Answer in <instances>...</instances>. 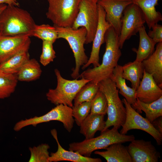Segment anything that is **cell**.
<instances>
[{"label": "cell", "mask_w": 162, "mask_h": 162, "mask_svg": "<svg viewBox=\"0 0 162 162\" xmlns=\"http://www.w3.org/2000/svg\"><path fill=\"white\" fill-rule=\"evenodd\" d=\"M7 5L5 4H0V16L2 11L6 8Z\"/></svg>", "instance_id": "obj_38"}, {"label": "cell", "mask_w": 162, "mask_h": 162, "mask_svg": "<svg viewBox=\"0 0 162 162\" xmlns=\"http://www.w3.org/2000/svg\"><path fill=\"white\" fill-rule=\"evenodd\" d=\"M98 84L99 89L105 96L107 103V118L102 132L112 126L118 129L124 123L126 116V109L119 97L118 90L110 78Z\"/></svg>", "instance_id": "obj_4"}, {"label": "cell", "mask_w": 162, "mask_h": 162, "mask_svg": "<svg viewBox=\"0 0 162 162\" xmlns=\"http://www.w3.org/2000/svg\"><path fill=\"white\" fill-rule=\"evenodd\" d=\"M122 74V66L118 65L114 69L110 78L115 83L118 90V93L123 96L132 107L139 113L137 105L136 90L127 86Z\"/></svg>", "instance_id": "obj_19"}, {"label": "cell", "mask_w": 162, "mask_h": 162, "mask_svg": "<svg viewBox=\"0 0 162 162\" xmlns=\"http://www.w3.org/2000/svg\"><path fill=\"white\" fill-rule=\"evenodd\" d=\"M36 25L27 11L19 7L7 5L0 16V35L27 34L31 37Z\"/></svg>", "instance_id": "obj_2"}, {"label": "cell", "mask_w": 162, "mask_h": 162, "mask_svg": "<svg viewBox=\"0 0 162 162\" xmlns=\"http://www.w3.org/2000/svg\"><path fill=\"white\" fill-rule=\"evenodd\" d=\"M146 23L144 15L140 8L132 3L124 10L122 19L119 44L122 49L125 42L138 32Z\"/></svg>", "instance_id": "obj_10"}, {"label": "cell", "mask_w": 162, "mask_h": 162, "mask_svg": "<svg viewBox=\"0 0 162 162\" xmlns=\"http://www.w3.org/2000/svg\"><path fill=\"white\" fill-rule=\"evenodd\" d=\"M32 36L41 39L42 41H48L53 43L58 39V33L55 26L48 24L36 25Z\"/></svg>", "instance_id": "obj_30"}, {"label": "cell", "mask_w": 162, "mask_h": 162, "mask_svg": "<svg viewBox=\"0 0 162 162\" xmlns=\"http://www.w3.org/2000/svg\"><path fill=\"white\" fill-rule=\"evenodd\" d=\"M118 129L113 127L110 130L108 129L101 133L100 135L97 137L70 143L69 150L77 152L84 156L90 157L94 151L105 149L115 143L131 142L135 139L134 135L122 134L119 132Z\"/></svg>", "instance_id": "obj_3"}, {"label": "cell", "mask_w": 162, "mask_h": 162, "mask_svg": "<svg viewBox=\"0 0 162 162\" xmlns=\"http://www.w3.org/2000/svg\"><path fill=\"white\" fill-rule=\"evenodd\" d=\"M136 99L139 113H142V111H144L146 118L150 123L162 116V96L157 100L148 103L142 102Z\"/></svg>", "instance_id": "obj_27"}, {"label": "cell", "mask_w": 162, "mask_h": 162, "mask_svg": "<svg viewBox=\"0 0 162 162\" xmlns=\"http://www.w3.org/2000/svg\"><path fill=\"white\" fill-rule=\"evenodd\" d=\"M52 43L43 41L42 52L40 57V62L46 66L52 62L56 57V52L53 48Z\"/></svg>", "instance_id": "obj_34"}, {"label": "cell", "mask_w": 162, "mask_h": 162, "mask_svg": "<svg viewBox=\"0 0 162 162\" xmlns=\"http://www.w3.org/2000/svg\"><path fill=\"white\" fill-rule=\"evenodd\" d=\"M47 18L54 25L63 27H71L79 10L80 0H48Z\"/></svg>", "instance_id": "obj_8"}, {"label": "cell", "mask_w": 162, "mask_h": 162, "mask_svg": "<svg viewBox=\"0 0 162 162\" xmlns=\"http://www.w3.org/2000/svg\"><path fill=\"white\" fill-rule=\"evenodd\" d=\"M132 3L131 0H99L97 2L105 12L106 20L119 35L123 12Z\"/></svg>", "instance_id": "obj_15"}, {"label": "cell", "mask_w": 162, "mask_h": 162, "mask_svg": "<svg viewBox=\"0 0 162 162\" xmlns=\"http://www.w3.org/2000/svg\"><path fill=\"white\" fill-rule=\"evenodd\" d=\"M19 0H0V4H7L8 5H13L19 7Z\"/></svg>", "instance_id": "obj_37"}, {"label": "cell", "mask_w": 162, "mask_h": 162, "mask_svg": "<svg viewBox=\"0 0 162 162\" xmlns=\"http://www.w3.org/2000/svg\"><path fill=\"white\" fill-rule=\"evenodd\" d=\"M54 26L57 32L58 39L63 38L67 41L72 50L75 59V66L72 70L71 76L74 79H78L80 75L81 67L86 64L88 60L84 46L87 34L86 30L83 27L75 29L71 27Z\"/></svg>", "instance_id": "obj_5"}, {"label": "cell", "mask_w": 162, "mask_h": 162, "mask_svg": "<svg viewBox=\"0 0 162 162\" xmlns=\"http://www.w3.org/2000/svg\"><path fill=\"white\" fill-rule=\"evenodd\" d=\"M151 124L156 130L162 134V116L155 119Z\"/></svg>", "instance_id": "obj_36"}, {"label": "cell", "mask_w": 162, "mask_h": 162, "mask_svg": "<svg viewBox=\"0 0 162 162\" xmlns=\"http://www.w3.org/2000/svg\"><path fill=\"white\" fill-rule=\"evenodd\" d=\"M99 90L98 84L89 82L82 86L76 95L73 106L84 102L92 101Z\"/></svg>", "instance_id": "obj_29"}, {"label": "cell", "mask_w": 162, "mask_h": 162, "mask_svg": "<svg viewBox=\"0 0 162 162\" xmlns=\"http://www.w3.org/2000/svg\"><path fill=\"white\" fill-rule=\"evenodd\" d=\"M132 162H158L160 154L151 141L134 140L127 146Z\"/></svg>", "instance_id": "obj_14"}, {"label": "cell", "mask_w": 162, "mask_h": 162, "mask_svg": "<svg viewBox=\"0 0 162 162\" xmlns=\"http://www.w3.org/2000/svg\"><path fill=\"white\" fill-rule=\"evenodd\" d=\"M49 145L46 143H42L37 146L29 147L30 156L29 162H49L50 156L48 150Z\"/></svg>", "instance_id": "obj_31"}, {"label": "cell", "mask_w": 162, "mask_h": 162, "mask_svg": "<svg viewBox=\"0 0 162 162\" xmlns=\"http://www.w3.org/2000/svg\"><path fill=\"white\" fill-rule=\"evenodd\" d=\"M122 101L126 109V116L120 133L125 135L131 130H141L151 135L155 140L158 145H161L162 134L154 128L146 118L143 117L136 112L124 98Z\"/></svg>", "instance_id": "obj_11"}, {"label": "cell", "mask_w": 162, "mask_h": 162, "mask_svg": "<svg viewBox=\"0 0 162 162\" xmlns=\"http://www.w3.org/2000/svg\"><path fill=\"white\" fill-rule=\"evenodd\" d=\"M122 143H114L106 148V151H95L94 153L101 156L107 162H132L127 146Z\"/></svg>", "instance_id": "obj_20"}, {"label": "cell", "mask_w": 162, "mask_h": 162, "mask_svg": "<svg viewBox=\"0 0 162 162\" xmlns=\"http://www.w3.org/2000/svg\"><path fill=\"white\" fill-rule=\"evenodd\" d=\"M122 76L130 82L133 88L136 90L142 79L144 69L141 62L136 60L122 66Z\"/></svg>", "instance_id": "obj_24"}, {"label": "cell", "mask_w": 162, "mask_h": 162, "mask_svg": "<svg viewBox=\"0 0 162 162\" xmlns=\"http://www.w3.org/2000/svg\"><path fill=\"white\" fill-rule=\"evenodd\" d=\"M104 115L89 113L83 121L80 127V133L85 139L94 137L98 131L102 132L105 126Z\"/></svg>", "instance_id": "obj_21"}, {"label": "cell", "mask_w": 162, "mask_h": 162, "mask_svg": "<svg viewBox=\"0 0 162 162\" xmlns=\"http://www.w3.org/2000/svg\"><path fill=\"white\" fill-rule=\"evenodd\" d=\"M152 30L148 31L147 34L148 36L157 44L162 42V26L155 24L152 27Z\"/></svg>", "instance_id": "obj_35"}, {"label": "cell", "mask_w": 162, "mask_h": 162, "mask_svg": "<svg viewBox=\"0 0 162 162\" xmlns=\"http://www.w3.org/2000/svg\"><path fill=\"white\" fill-rule=\"evenodd\" d=\"M136 98L148 103L162 96V89L157 85L152 76L144 70L142 80L136 90Z\"/></svg>", "instance_id": "obj_16"}, {"label": "cell", "mask_w": 162, "mask_h": 162, "mask_svg": "<svg viewBox=\"0 0 162 162\" xmlns=\"http://www.w3.org/2000/svg\"><path fill=\"white\" fill-rule=\"evenodd\" d=\"M107 103L104 94L99 89L91 101L90 113L103 115L107 113Z\"/></svg>", "instance_id": "obj_32"}, {"label": "cell", "mask_w": 162, "mask_h": 162, "mask_svg": "<svg viewBox=\"0 0 162 162\" xmlns=\"http://www.w3.org/2000/svg\"><path fill=\"white\" fill-rule=\"evenodd\" d=\"M138 32L140 41L138 49L134 48L132 50L136 54L135 60L142 62L153 52L156 44L148 36L144 26L140 28Z\"/></svg>", "instance_id": "obj_23"}, {"label": "cell", "mask_w": 162, "mask_h": 162, "mask_svg": "<svg viewBox=\"0 0 162 162\" xmlns=\"http://www.w3.org/2000/svg\"><path fill=\"white\" fill-rule=\"evenodd\" d=\"M91 105V101L84 102L72 107V116L77 125L80 126L90 113Z\"/></svg>", "instance_id": "obj_33"}, {"label": "cell", "mask_w": 162, "mask_h": 162, "mask_svg": "<svg viewBox=\"0 0 162 162\" xmlns=\"http://www.w3.org/2000/svg\"><path fill=\"white\" fill-rule=\"evenodd\" d=\"M142 11L149 29L155 24L162 20L161 13L156 10L155 6L160 0H131Z\"/></svg>", "instance_id": "obj_22"}, {"label": "cell", "mask_w": 162, "mask_h": 162, "mask_svg": "<svg viewBox=\"0 0 162 162\" xmlns=\"http://www.w3.org/2000/svg\"><path fill=\"white\" fill-rule=\"evenodd\" d=\"M57 85L54 89H49L46 94L47 99L56 105L63 104L72 107L73 101L81 88L90 80L83 78L68 80L63 78L60 71L54 70Z\"/></svg>", "instance_id": "obj_6"}, {"label": "cell", "mask_w": 162, "mask_h": 162, "mask_svg": "<svg viewBox=\"0 0 162 162\" xmlns=\"http://www.w3.org/2000/svg\"><path fill=\"white\" fill-rule=\"evenodd\" d=\"M52 121H57L62 122L66 130L70 132L74 122L72 116V108L63 104L57 105L44 115L35 116L18 121L14 125L13 130L18 132L28 126L32 125L36 127L39 124Z\"/></svg>", "instance_id": "obj_7"}, {"label": "cell", "mask_w": 162, "mask_h": 162, "mask_svg": "<svg viewBox=\"0 0 162 162\" xmlns=\"http://www.w3.org/2000/svg\"><path fill=\"white\" fill-rule=\"evenodd\" d=\"M28 51L20 52L0 64V72L16 74L24 64L29 58Z\"/></svg>", "instance_id": "obj_26"}, {"label": "cell", "mask_w": 162, "mask_h": 162, "mask_svg": "<svg viewBox=\"0 0 162 162\" xmlns=\"http://www.w3.org/2000/svg\"><path fill=\"white\" fill-rule=\"evenodd\" d=\"M142 63L144 70L151 75L160 88H162V42L157 44L156 49Z\"/></svg>", "instance_id": "obj_18"}, {"label": "cell", "mask_w": 162, "mask_h": 162, "mask_svg": "<svg viewBox=\"0 0 162 162\" xmlns=\"http://www.w3.org/2000/svg\"><path fill=\"white\" fill-rule=\"evenodd\" d=\"M27 34L0 35V64L22 51H28L31 40Z\"/></svg>", "instance_id": "obj_12"}, {"label": "cell", "mask_w": 162, "mask_h": 162, "mask_svg": "<svg viewBox=\"0 0 162 162\" xmlns=\"http://www.w3.org/2000/svg\"><path fill=\"white\" fill-rule=\"evenodd\" d=\"M99 13L97 2L94 0H80L79 10L71 27H83L87 31L85 44L92 42L98 26Z\"/></svg>", "instance_id": "obj_9"}, {"label": "cell", "mask_w": 162, "mask_h": 162, "mask_svg": "<svg viewBox=\"0 0 162 162\" xmlns=\"http://www.w3.org/2000/svg\"><path fill=\"white\" fill-rule=\"evenodd\" d=\"M119 39V34L110 26L105 35V50L101 63L98 67L88 68L83 71L80 74L79 78L88 80L96 84L110 78L122 55Z\"/></svg>", "instance_id": "obj_1"}, {"label": "cell", "mask_w": 162, "mask_h": 162, "mask_svg": "<svg viewBox=\"0 0 162 162\" xmlns=\"http://www.w3.org/2000/svg\"><path fill=\"white\" fill-rule=\"evenodd\" d=\"M94 0V1H96L97 2H98L99 0Z\"/></svg>", "instance_id": "obj_39"}, {"label": "cell", "mask_w": 162, "mask_h": 162, "mask_svg": "<svg viewBox=\"0 0 162 162\" xmlns=\"http://www.w3.org/2000/svg\"><path fill=\"white\" fill-rule=\"evenodd\" d=\"M51 134L56 140L58 145L57 151L52 152L49 159V162H57L62 161H68L73 162H101L100 158H93L81 155L77 152L67 151L60 144L58 140L57 130L52 129Z\"/></svg>", "instance_id": "obj_17"}, {"label": "cell", "mask_w": 162, "mask_h": 162, "mask_svg": "<svg viewBox=\"0 0 162 162\" xmlns=\"http://www.w3.org/2000/svg\"><path fill=\"white\" fill-rule=\"evenodd\" d=\"M98 6L99 13L98 24L92 42V46L90 57L87 63L82 66V70H84L91 64L93 65V67L100 65V48L102 44L105 42V35L106 31L111 26L106 20V13L103 8L98 4Z\"/></svg>", "instance_id": "obj_13"}, {"label": "cell", "mask_w": 162, "mask_h": 162, "mask_svg": "<svg viewBox=\"0 0 162 162\" xmlns=\"http://www.w3.org/2000/svg\"><path fill=\"white\" fill-rule=\"evenodd\" d=\"M42 72L38 61L34 58H29L24 64L16 75L18 81L30 82L39 78Z\"/></svg>", "instance_id": "obj_25"}, {"label": "cell", "mask_w": 162, "mask_h": 162, "mask_svg": "<svg viewBox=\"0 0 162 162\" xmlns=\"http://www.w3.org/2000/svg\"><path fill=\"white\" fill-rule=\"evenodd\" d=\"M18 81L16 74L0 72V100L10 96L15 90Z\"/></svg>", "instance_id": "obj_28"}]
</instances>
